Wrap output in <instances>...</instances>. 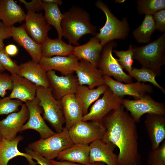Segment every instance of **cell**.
<instances>
[{"mask_svg":"<svg viewBox=\"0 0 165 165\" xmlns=\"http://www.w3.org/2000/svg\"><path fill=\"white\" fill-rule=\"evenodd\" d=\"M102 122L106 132L101 140L119 149L118 165H140L136 123L121 105L108 113Z\"/></svg>","mask_w":165,"mask_h":165,"instance_id":"cell-1","label":"cell"},{"mask_svg":"<svg viewBox=\"0 0 165 165\" xmlns=\"http://www.w3.org/2000/svg\"><path fill=\"white\" fill-rule=\"evenodd\" d=\"M63 14L61 23L62 36L69 44L78 46V41L84 35H96V27L90 23V15L82 9L74 6Z\"/></svg>","mask_w":165,"mask_h":165,"instance_id":"cell-2","label":"cell"},{"mask_svg":"<svg viewBox=\"0 0 165 165\" xmlns=\"http://www.w3.org/2000/svg\"><path fill=\"white\" fill-rule=\"evenodd\" d=\"M165 33L157 39L144 46H133V59L138 61L142 67L161 75V68L165 64Z\"/></svg>","mask_w":165,"mask_h":165,"instance_id":"cell-3","label":"cell"},{"mask_svg":"<svg viewBox=\"0 0 165 165\" xmlns=\"http://www.w3.org/2000/svg\"><path fill=\"white\" fill-rule=\"evenodd\" d=\"M96 6L105 14L106 21L104 26L99 29L100 32L95 36L103 47L108 42L115 39H124L127 37L130 28L127 19L124 17L122 20H118L103 2L98 0Z\"/></svg>","mask_w":165,"mask_h":165,"instance_id":"cell-4","label":"cell"},{"mask_svg":"<svg viewBox=\"0 0 165 165\" xmlns=\"http://www.w3.org/2000/svg\"><path fill=\"white\" fill-rule=\"evenodd\" d=\"M43 110V118L48 121L57 133L61 132L65 119L60 100L54 97L51 88L37 86L36 96Z\"/></svg>","mask_w":165,"mask_h":165,"instance_id":"cell-5","label":"cell"},{"mask_svg":"<svg viewBox=\"0 0 165 165\" xmlns=\"http://www.w3.org/2000/svg\"><path fill=\"white\" fill-rule=\"evenodd\" d=\"M73 144L65 127L61 132L30 143L27 148L48 160H53L60 152Z\"/></svg>","mask_w":165,"mask_h":165,"instance_id":"cell-6","label":"cell"},{"mask_svg":"<svg viewBox=\"0 0 165 165\" xmlns=\"http://www.w3.org/2000/svg\"><path fill=\"white\" fill-rule=\"evenodd\" d=\"M116 46V43L112 41L103 47L97 68L104 76H113L116 81L122 82H132L133 78L124 72L117 59L112 55L113 49Z\"/></svg>","mask_w":165,"mask_h":165,"instance_id":"cell-7","label":"cell"},{"mask_svg":"<svg viewBox=\"0 0 165 165\" xmlns=\"http://www.w3.org/2000/svg\"><path fill=\"white\" fill-rule=\"evenodd\" d=\"M121 105L130 112L136 123L139 122L141 117L145 114L165 116L164 104L156 101L148 94L134 100L123 99Z\"/></svg>","mask_w":165,"mask_h":165,"instance_id":"cell-8","label":"cell"},{"mask_svg":"<svg viewBox=\"0 0 165 165\" xmlns=\"http://www.w3.org/2000/svg\"><path fill=\"white\" fill-rule=\"evenodd\" d=\"M68 130L69 136L74 144H90L101 139L106 132L102 122L81 121Z\"/></svg>","mask_w":165,"mask_h":165,"instance_id":"cell-9","label":"cell"},{"mask_svg":"<svg viewBox=\"0 0 165 165\" xmlns=\"http://www.w3.org/2000/svg\"><path fill=\"white\" fill-rule=\"evenodd\" d=\"M103 94L102 97L94 102L90 111L83 116L82 121L102 122L110 112L121 105L123 98L115 95L108 87Z\"/></svg>","mask_w":165,"mask_h":165,"instance_id":"cell-10","label":"cell"},{"mask_svg":"<svg viewBox=\"0 0 165 165\" xmlns=\"http://www.w3.org/2000/svg\"><path fill=\"white\" fill-rule=\"evenodd\" d=\"M104 82L115 95L121 98L129 95L137 99L153 91L151 85L143 82L123 83L105 76H104Z\"/></svg>","mask_w":165,"mask_h":165,"instance_id":"cell-11","label":"cell"},{"mask_svg":"<svg viewBox=\"0 0 165 165\" xmlns=\"http://www.w3.org/2000/svg\"><path fill=\"white\" fill-rule=\"evenodd\" d=\"M39 103V101L36 97L33 100L25 103L28 109L29 116L28 121L23 126L21 131L30 129L34 130L39 133L41 138L45 139L55 133L45 122L41 116L43 110Z\"/></svg>","mask_w":165,"mask_h":165,"instance_id":"cell-12","label":"cell"},{"mask_svg":"<svg viewBox=\"0 0 165 165\" xmlns=\"http://www.w3.org/2000/svg\"><path fill=\"white\" fill-rule=\"evenodd\" d=\"M29 116L28 108L24 104L21 106L20 110L9 114L0 121V135L2 138L9 141L15 138Z\"/></svg>","mask_w":165,"mask_h":165,"instance_id":"cell-13","label":"cell"},{"mask_svg":"<svg viewBox=\"0 0 165 165\" xmlns=\"http://www.w3.org/2000/svg\"><path fill=\"white\" fill-rule=\"evenodd\" d=\"M50 87L53 94L57 100H60L63 97L75 94L79 85L76 76L72 74L59 76L55 71L47 72Z\"/></svg>","mask_w":165,"mask_h":165,"instance_id":"cell-14","label":"cell"},{"mask_svg":"<svg viewBox=\"0 0 165 165\" xmlns=\"http://www.w3.org/2000/svg\"><path fill=\"white\" fill-rule=\"evenodd\" d=\"M24 21L25 29L28 34L35 42L42 45L51 28L42 13L28 11Z\"/></svg>","mask_w":165,"mask_h":165,"instance_id":"cell-15","label":"cell"},{"mask_svg":"<svg viewBox=\"0 0 165 165\" xmlns=\"http://www.w3.org/2000/svg\"><path fill=\"white\" fill-rule=\"evenodd\" d=\"M10 37L20 46H22L28 52L32 61L39 63L42 57V45L35 42L28 35L25 28L24 24L18 27L14 26L8 28Z\"/></svg>","mask_w":165,"mask_h":165,"instance_id":"cell-16","label":"cell"},{"mask_svg":"<svg viewBox=\"0 0 165 165\" xmlns=\"http://www.w3.org/2000/svg\"><path fill=\"white\" fill-rule=\"evenodd\" d=\"M75 72L79 85L93 89L105 84L102 71L87 61L80 60Z\"/></svg>","mask_w":165,"mask_h":165,"instance_id":"cell-17","label":"cell"},{"mask_svg":"<svg viewBox=\"0 0 165 165\" xmlns=\"http://www.w3.org/2000/svg\"><path fill=\"white\" fill-rule=\"evenodd\" d=\"M79 61L74 55L55 56L49 58L42 57L39 63L46 72L50 70L59 72L63 75L72 74Z\"/></svg>","mask_w":165,"mask_h":165,"instance_id":"cell-18","label":"cell"},{"mask_svg":"<svg viewBox=\"0 0 165 165\" xmlns=\"http://www.w3.org/2000/svg\"><path fill=\"white\" fill-rule=\"evenodd\" d=\"M89 146L90 163L99 162L106 165H118L117 155L114 152L116 147L113 144L98 139Z\"/></svg>","mask_w":165,"mask_h":165,"instance_id":"cell-19","label":"cell"},{"mask_svg":"<svg viewBox=\"0 0 165 165\" xmlns=\"http://www.w3.org/2000/svg\"><path fill=\"white\" fill-rule=\"evenodd\" d=\"M145 124L152 149L158 148L165 139V116L146 114Z\"/></svg>","mask_w":165,"mask_h":165,"instance_id":"cell-20","label":"cell"},{"mask_svg":"<svg viewBox=\"0 0 165 165\" xmlns=\"http://www.w3.org/2000/svg\"><path fill=\"white\" fill-rule=\"evenodd\" d=\"M11 75L13 87L8 96L11 99H18L26 103L36 97L37 86L35 84L17 74Z\"/></svg>","mask_w":165,"mask_h":165,"instance_id":"cell-21","label":"cell"},{"mask_svg":"<svg viewBox=\"0 0 165 165\" xmlns=\"http://www.w3.org/2000/svg\"><path fill=\"white\" fill-rule=\"evenodd\" d=\"M65 119V127L68 130L79 122L84 116L81 107L75 94L62 97L60 100Z\"/></svg>","mask_w":165,"mask_h":165,"instance_id":"cell-22","label":"cell"},{"mask_svg":"<svg viewBox=\"0 0 165 165\" xmlns=\"http://www.w3.org/2000/svg\"><path fill=\"white\" fill-rule=\"evenodd\" d=\"M18 75L30 81L37 86L45 88L50 86L47 72L39 63L32 60L19 65Z\"/></svg>","mask_w":165,"mask_h":165,"instance_id":"cell-23","label":"cell"},{"mask_svg":"<svg viewBox=\"0 0 165 165\" xmlns=\"http://www.w3.org/2000/svg\"><path fill=\"white\" fill-rule=\"evenodd\" d=\"M103 48L95 35L86 44L75 46L73 55L78 60L87 61L97 68Z\"/></svg>","mask_w":165,"mask_h":165,"instance_id":"cell-24","label":"cell"},{"mask_svg":"<svg viewBox=\"0 0 165 165\" xmlns=\"http://www.w3.org/2000/svg\"><path fill=\"white\" fill-rule=\"evenodd\" d=\"M26 14L13 0H0V20L7 27L24 21Z\"/></svg>","mask_w":165,"mask_h":165,"instance_id":"cell-25","label":"cell"},{"mask_svg":"<svg viewBox=\"0 0 165 165\" xmlns=\"http://www.w3.org/2000/svg\"><path fill=\"white\" fill-rule=\"evenodd\" d=\"M23 138L24 137L20 135L11 141L2 138L0 143V163L1 165H7L10 160L18 156L25 157L29 165H36L37 164L33 161L30 155L21 152L18 150L17 145Z\"/></svg>","mask_w":165,"mask_h":165,"instance_id":"cell-26","label":"cell"},{"mask_svg":"<svg viewBox=\"0 0 165 165\" xmlns=\"http://www.w3.org/2000/svg\"><path fill=\"white\" fill-rule=\"evenodd\" d=\"M90 152L89 145L74 144L60 152L57 158L60 161L87 165L90 163Z\"/></svg>","mask_w":165,"mask_h":165,"instance_id":"cell-27","label":"cell"},{"mask_svg":"<svg viewBox=\"0 0 165 165\" xmlns=\"http://www.w3.org/2000/svg\"><path fill=\"white\" fill-rule=\"evenodd\" d=\"M107 88L105 84L93 89L84 85H79L75 95L81 107L84 116L88 113L92 104L98 99Z\"/></svg>","mask_w":165,"mask_h":165,"instance_id":"cell-28","label":"cell"},{"mask_svg":"<svg viewBox=\"0 0 165 165\" xmlns=\"http://www.w3.org/2000/svg\"><path fill=\"white\" fill-rule=\"evenodd\" d=\"M75 46L59 38L52 39L48 37L42 45V57L49 58L53 56H68L73 55Z\"/></svg>","mask_w":165,"mask_h":165,"instance_id":"cell-29","label":"cell"},{"mask_svg":"<svg viewBox=\"0 0 165 165\" xmlns=\"http://www.w3.org/2000/svg\"><path fill=\"white\" fill-rule=\"evenodd\" d=\"M156 29L155 23L153 15H145L141 25L133 31V35L138 42L148 43Z\"/></svg>","mask_w":165,"mask_h":165,"instance_id":"cell-30","label":"cell"},{"mask_svg":"<svg viewBox=\"0 0 165 165\" xmlns=\"http://www.w3.org/2000/svg\"><path fill=\"white\" fill-rule=\"evenodd\" d=\"M43 9L45 11L44 16L46 22L50 25L55 28L58 33V38L61 39L62 30L61 23L63 13L61 12L57 4L43 3Z\"/></svg>","mask_w":165,"mask_h":165,"instance_id":"cell-31","label":"cell"},{"mask_svg":"<svg viewBox=\"0 0 165 165\" xmlns=\"http://www.w3.org/2000/svg\"><path fill=\"white\" fill-rule=\"evenodd\" d=\"M130 76L136 79L138 82L143 83L148 82L152 83L164 94H165L164 89L156 81L155 77L157 75L153 71L143 67L140 69L134 68H133Z\"/></svg>","mask_w":165,"mask_h":165,"instance_id":"cell-32","label":"cell"},{"mask_svg":"<svg viewBox=\"0 0 165 165\" xmlns=\"http://www.w3.org/2000/svg\"><path fill=\"white\" fill-rule=\"evenodd\" d=\"M137 2L138 12L140 14L153 15L165 8L164 0H138Z\"/></svg>","mask_w":165,"mask_h":165,"instance_id":"cell-33","label":"cell"},{"mask_svg":"<svg viewBox=\"0 0 165 165\" xmlns=\"http://www.w3.org/2000/svg\"><path fill=\"white\" fill-rule=\"evenodd\" d=\"M112 51L118 57L117 59L119 63L123 68L125 69L130 75L132 69L134 62L133 46L130 45L128 49L126 51Z\"/></svg>","mask_w":165,"mask_h":165,"instance_id":"cell-34","label":"cell"},{"mask_svg":"<svg viewBox=\"0 0 165 165\" xmlns=\"http://www.w3.org/2000/svg\"><path fill=\"white\" fill-rule=\"evenodd\" d=\"M147 165H165V140L157 148L152 149L148 153Z\"/></svg>","mask_w":165,"mask_h":165,"instance_id":"cell-35","label":"cell"},{"mask_svg":"<svg viewBox=\"0 0 165 165\" xmlns=\"http://www.w3.org/2000/svg\"><path fill=\"white\" fill-rule=\"evenodd\" d=\"M23 102L17 99H11L9 96L0 98V116L18 112Z\"/></svg>","mask_w":165,"mask_h":165,"instance_id":"cell-36","label":"cell"},{"mask_svg":"<svg viewBox=\"0 0 165 165\" xmlns=\"http://www.w3.org/2000/svg\"><path fill=\"white\" fill-rule=\"evenodd\" d=\"M0 63L5 70L8 71L11 74H18L19 65L5 52L4 48L0 50Z\"/></svg>","mask_w":165,"mask_h":165,"instance_id":"cell-37","label":"cell"},{"mask_svg":"<svg viewBox=\"0 0 165 165\" xmlns=\"http://www.w3.org/2000/svg\"><path fill=\"white\" fill-rule=\"evenodd\" d=\"M13 84L11 75L0 73V96L4 97L7 90H12Z\"/></svg>","mask_w":165,"mask_h":165,"instance_id":"cell-38","label":"cell"},{"mask_svg":"<svg viewBox=\"0 0 165 165\" xmlns=\"http://www.w3.org/2000/svg\"><path fill=\"white\" fill-rule=\"evenodd\" d=\"M156 25V29L163 32L165 31V9L160 10L153 15Z\"/></svg>","mask_w":165,"mask_h":165,"instance_id":"cell-39","label":"cell"},{"mask_svg":"<svg viewBox=\"0 0 165 165\" xmlns=\"http://www.w3.org/2000/svg\"><path fill=\"white\" fill-rule=\"evenodd\" d=\"M19 1L24 4L28 11L36 12L43 9V3L40 0H32L28 2L24 0H19Z\"/></svg>","mask_w":165,"mask_h":165,"instance_id":"cell-40","label":"cell"},{"mask_svg":"<svg viewBox=\"0 0 165 165\" xmlns=\"http://www.w3.org/2000/svg\"><path fill=\"white\" fill-rule=\"evenodd\" d=\"M26 153L30 155L32 159L35 160L37 164L40 165H51L49 160L42 156L38 153L27 148L25 149Z\"/></svg>","mask_w":165,"mask_h":165,"instance_id":"cell-41","label":"cell"},{"mask_svg":"<svg viewBox=\"0 0 165 165\" xmlns=\"http://www.w3.org/2000/svg\"><path fill=\"white\" fill-rule=\"evenodd\" d=\"M10 37L8 28L0 22V50L4 48L3 40Z\"/></svg>","mask_w":165,"mask_h":165,"instance_id":"cell-42","label":"cell"},{"mask_svg":"<svg viewBox=\"0 0 165 165\" xmlns=\"http://www.w3.org/2000/svg\"><path fill=\"white\" fill-rule=\"evenodd\" d=\"M49 160L51 165H106L103 163L99 162L90 163L89 164L86 165L65 161H57L54 160Z\"/></svg>","mask_w":165,"mask_h":165,"instance_id":"cell-43","label":"cell"},{"mask_svg":"<svg viewBox=\"0 0 165 165\" xmlns=\"http://www.w3.org/2000/svg\"><path fill=\"white\" fill-rule=\"evenodd\" d=\"M5 52L9 56H13L16 55L18 52L17 47L15 45L10 44L4 48Z\"/></svg>","mask_w":165,"mask_h":165,"instance_id":"cell-44","label":"cell"},{"mask_svg":"<svg viewBox=\"0 0 165 165\" xmlns=\"http://www.w3.org/2000/svg\"><path fill=\"white\" fill-rule=\"evenodd\" d=\"M42 2L44 3L57 4L61 6L63 3V2L61 0H42Z\"/></svg>","mask_w":165,"mask_h":165,"instance_id":"cell-45","label":"cell"},{"mask_svg":"<svg viewBox=\"0 0 165 165\" xmlns=\"http://www.w3.org/2000/svg\"><path fill=\"white\" fill-rule=\"evenodd\" d=\"M5 70V69L3 68L0 63V72H2Z\"/></svg>","mask_w":165,"mask_h":165,"instance_id":"cell-46","label":"cell"},{"mask_svg":"<svg viewBox=\"0 0 165 165\" xmlns=\"http://www.w3.org/2000/svg\"><path fill=\"white\" fill-rule=\"evenodd\" d=\"M2 137L0 135V143L1 142V141H2Z\"/></svg>","mask_w":165,"mask_h":165,"instance_id":"cell-47","label":"cell"},{"mask_svg":"<svg viewBox=\"0 0 165 165\" xmlns=\"http://www.w3.org/2000/svg\"><path fill=\"white\" fill-rule=\"evenodd\" d=\"M0 165H1L0 163Z\"/></svg>","mask_w":165,"mask_h":165,"instance_id":"cell-48","label":"cell"}]
</instances>
